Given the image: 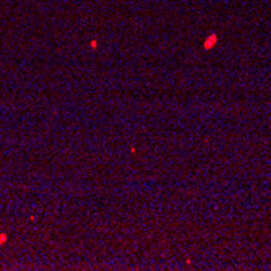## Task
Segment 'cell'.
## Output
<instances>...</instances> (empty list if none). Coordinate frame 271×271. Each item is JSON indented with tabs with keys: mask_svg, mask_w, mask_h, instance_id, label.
Wrapping results in <instances>:
<instances>
[{
	"mask_svg": "<svg viewBox=\"0 0 271 271\" xmlns=\"http://www.w3.org/2000/svg\"><path fill=\"white\" fill-rule=\"evenodd\" d=\"M5 240H6V235L5 234H0V243H5Z\"/></svg>",
	"mask_w": 271,
	"mask_h": 271,
	"instance_id": "obj_1",
	"label": "cell"
}]
</instances>
